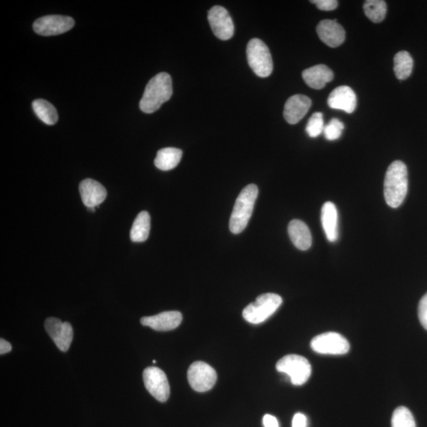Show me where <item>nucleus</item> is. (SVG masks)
Masks as SVG:
<instances>
[{"label": "nucleus", "mask_w": 427, "mask_h": 427, "mask_svg": "<svg viewBox=\"0 0 427 427\" xmlns=\"http://www.w3.org/2000/svg\"><path fill=\"white\" fill-rule=\"evenodd\" d=\"M408 190V169L401 161L390 164L385 174L384 194L389 207L398 208L402 204Z\"/></svg>", "instance_id": "1"}, {"label": "nucleus", "mask_w": 427, "mask_h": 427, "mask_svg": "<svg viewBox=\"0 0 427 427\" xmlns=\"http://www.w3.org/2000/svg\"><path fill=\"white\" fill-rule=\"evenodd\" d=\"M172 95L171 76L162 72L149 81L140 102L141 110L145 113L156 112L164 102L171 99Z\"/></svg>", "instance_id": "2"}, {"label": "nucleus", "mask_w": 427, "mask_h": 427, "mask_svg": "<svg viewBox=\"0 0 427 427\" xmlns=\"http://www.w3.org/2000/svg\"><path fill=\"white\" fill-rule=\"evenodd\" d=\"M258 197V188L256 184L247 185L236 200L234 208L230 219V230L234 234H239L246 228Z\"/></svg>", "instance_id": "3"}, {"label": "nucleus", "mask_w": 427, "mask_h": 427, "mask_svg": "<svg viewBox=\"0 0 427 427\" xmlns=\"http://www.w3.org/2000/svg\"><path fill=\"white\" fill-rule=\"evenodd\" d=\"M282 300L276 294L261 295L254 302L250 303L243 310V315L246 321L251 324H260L273 315L282 305Z\"/></svg>", "instance_id": "4"}, {"label": "nucleus", "mask_w": 427, "mask_h": 427, "mask_svg": "<svg viewBox=\"0 0 427 427\" xmlns=\"http://www.w3.org/2000/svg\"><path fill=\"white\" fill-rule=\"evenodd\" d=\"M247 59L254 73L260 78H267L273 71L270 50L260 39H252L247 45Z\"/></svg>", "instance_id": "5"}, {"label": "nucleus", "mask_w": 427, "mask_h": 427, "mask_svg": "<svg viewBox=\"0 0 427 427\" xmlns=\"http://www.w3.org/2000/svg\"><path fill=\"white\" fill-rule=\"evenodd\" d=\"M278 371L285 374L294 385H304L310 378L312 368L308 360L297 354H288L276 364Z\"/></svg>", "instance_id": "6"}, {"label": "nucleus", "mask_w": 427, "mask_h": 427, "mask_svg": "<svg viewBox=\"0 0 427 427\" xmlns=\"http://www.w3.org/2000/svg\"><path fill=\"white\" fill-rule=\"evenodd\" d=\"M310 346L313 352L332 356L345 354L350 350L347 339L337 332L320 334L312 339Z\"/></svg>", "instance_id": "7"}, {"label": "nucleus", "mask_w": 427, "mask_h": 427, "mask_svg": "<svg viewBox=\"0 0 427 427\" xmlns=\"http://www.w3.org/2000/svg\"><path fill=\"white\" fill-rule=\"evenodd\" d=\"M189 385L199 393L212 389L217 380V374L214 368L204 362H195L188 370Z\"/></svg>", "instance_id": "8"}, {"label": "nucleus", "mask_w": 427, "mask_h": 427, "mask_svg": "<svg viewBox=\"0 0 427 427\" xmlns=\"http://www.w3.org/2000/svg\"><path fill=\"white\" fill-rule=\"evenodd\" d=\"M143 378L148 392L160 402H166L171 394L166 374L161 369L150 367L144 369Z\"/></svg>", "instance_id": "9"}, {"label": "nucleus", "mask_w": 427, "mask_h": 427, "mask_svg": "<svg viewBox=\"0 0 427 427\" xmlns=\"http://www.w3.org/2000/svg\"><path fill=\"white\" fill-rule=\"evenodd\" d=\"M75 25V21L64 15H47L36 20L33 27L41 36H55L68 32Z\"/></svg>", "instance_id": "10"}, {"label": "nucleus", "mask_w": 427, "mask_h": 427, "mask_svg": "<svg viewBox=\"0 0 427 427\" xmlns=\"http://www.w3.org/2000/svg\"><path fill=\"white\" fill-rule=\"evenodd\" d=\"M208 19L216 37L222 40L233 38L234 25L228 10L221 6H215L209 10Z\"/></svg>", "instance_id": "11"}, {"label": "nucleus", "mask_w": 427, "mask_h": 427, "mask_svg": "<svg viewBox=\"0 0 427 427\" xmlns=\"http://www.w3.org/2000/svg\"><path fill=\"white\" fill-rule=\"evenodd\" d=\"M45 328L56 347L61 352H68L73 339V328L70 324L62 322L58 318L49 317L45 321Z\"/></svg>", "instance_id": "12"}, {"label": "nucleus", "mask_w": 427, "mask_h": 427, "mask_svg": "<svg viewBox=\"0 0 427 427\" xmlns=\"http://www.w3.org/2000/svg\"><path fill=\"white\" fill-rule=\"evenodd\" d=\"M182 315L178 311H168L159 315L144 317L141 322L143 326L150 327L154 330L167 332L177 328L182 321Z\"/></svg>", "instance_id": "13"}, {"label": "nucleus", "mask_w": 427, "mask_h": 427, "mask_svg": "<svg viewBox=\"0 0 427 427\" xmlns=\"http://www.w3.org/2000/svg\"><path fill=\"white\" fill-rule=\"evenodd\" d=\"M317 32L324 43L331 48H337L345 40V30L337 20H323L318 24Z\"/></svg>", "instance_id": "14"}, {"label": "nucleus", "mask_w": 427, "mask_h": 427, "mask_svg": "<svg viewBox=\"0 0 427 427\" xmlns=\"http://www.w3.org/2000/svg\"><path fill=\"white\" fill-rule=\"evenodd\" d=\"M328 104L331 109L352 113L357 106L356 93L347 86H339L329 95Z\"/></svg>", "instance_id": "15"}, {"label": "nucleus", "mask_w": 427, "mask_h": 427, "mask_svg": "<svg viewBox=\"0 0 427 427\" xmlns=\"http://www.w3.org/2000/svg\"><path fill=\"white\" fill-rule=\"evenodd\" d=\"M80 193L82 203L87 208H97L107 197L105 187L93 179H85L80 183Z\"/></svg>", "instance_id": "16"}, {"label": "nucleus", "mask_w": 427, "mask_h": 427, "mask_svg": "<svg viewBox=\"0 0 427 427\" xmlns=\"http://www.w3.org/2000/svg\"><path fill=\"white\" fill-rule=\"evenodd\" d=\"M312 101L310 97L296 95L290 97L284 106V116L287 123L296 125L310 110Z\"/></svg>", "instance_id": "17"}, {"label": "nucleus", "mask_w": 427, "mask_h": 427, "mask_svg": "<svg viewBox=\"0 0 427 427\" xmlns=\"http://www.w3.org/2000/svg\"><path fill=\"white\" fill-rule=\"evenodd\" d=\"M302 78L313 89L321 90L334 78L333 71L326 65L311 66L302 72Z\"/></svg>", "instance_id": "18"}, {"label": "nucleus", "mask_w": 427, "mask_h": 427, "mask_svg": "<svg viewBox=\"0 0 427 427\" xmlns=\"http://www.w3.org/2000/svg\"><path fill=\"white\" fill-rule=\"evenodd\" d=\"M289 234L293 244L298 249L306 251L312 245V235L307 225L298 219L292 220L288 225Z\"/></svg>", "instance_id": "19"}, {"label": "nucleus", "mask_w": 427, "mask_h": 427, "mask_svg": "<svg viewBox=\"0 0 427 427\" xmlns=\"http://www.w3.org/2000/svg\"><path fill=\"white\" fill-rule=\"evenodd\" d=\"M321 223L327 239L330 243H335L339 236L338 212L336 205L326 202L321 209Z\"/></svg>", "instance_id": "20"}, {"label": "nucleus", "mask_w": 427, "mask_h": 427, "mask_svg": "<svg viewBox=\"0 0 427 427\" xmlns=\"http://www.w3.org/2000/svg\"><path fill=\"white\" fill-rule=\"evenodd\" d=\"M182 158V151L178 148L167 147L161 149L154 159L156 167L163 171H171L178 167Z\"/></svg>", "instance_id": "21"}, {"label": "nucleus", "mask_w": 427, "mask_h": 427, "mask_svg": "<svg viewBox=\"0 0 427 427\" xmlns=\"http://www.w3.org/2000/svg\"><path fill=\"white\" fill-rule=\"evenodd\" d=\"M151 216L147 212H141L134 221L130 233L133 243H143L150 234Z\"/></svg>", "instance_id": "22"}, {"label": "nucleus", "mask_w": 427, "mask_h": 427, "mask_svg": "<svg viewBox=\"0 0 427 427\" xmlns=\"http://www.w3.org/2000/svg\"><path fill=\"white\" fill-rule=\"evenodd\" d=\"M32 106L36 115L46 125H53L58 121V111L50 102L44 99H37L33 101Z\"/></svg>", "instance_id": "23"}, {"label": "nucleus", "mask_w": 427, "mask_h": 427, "mask_svg": "<svg viewBox=\"0 0 427 427\" xmlns=\"http://www.w3.org/2000/svg\"><path fill=\"white\" fill-rule=\"evenodd\" d=\"M413 69V60L406 51H399L394 58V72L400 80H405L411 75Z\"/></svg>", "instance_id": "24"}, {"label": "nucleus", "mask_w": 427, "mask_h": 427, "mask_svg": "<svg viewBox=\"0 0 427 427\" xmlns=\"http://www.w3.org/2000/svg\"><path fill=\"white\" fill-rule=\"evenodd\" d=\"M364 12L373 23H382L387 13V5L383 0H367L364 3Z\"/></svg>", "instance_id": "25"}, {"label": "nucleus", "mask_w": 427, "mask_h": 427, "mask_svg": "<svg viewBox=\"0 0 427 427\" xmlns=\"http://www.w3.org/2000/svg\"><path fill=\"white\" fill-rule=\"evenodd\" d=\"M392 427H416L414 416L408 408L399 407L394 411Z\"/></svg>", "instance_id": "26"}, {"label": "nucleus", "mask_w": 427, "mask_h": 427, "mask_svg": "<svg viewBox=\"0 0 427 427\" xmlns=\"http://www.w3.org/2000/svg\"><path fill=\"white\" fill-rule=\"evenodd\" d=\"M324 128L325 125L322 113L320 112L313 113L306 125V130L308 135L312 138H317L324 132Z\"/></svg>", "instance_id": "27"}, {"label": "nucleus", "mask_w": 427, "mask_h": 427, "mask_svg": "<svg viewBox=\"0 0 427 427\" xmlns=\"http://www.w3.org/2000/svg\"><path fill=\"white\" fill-rule=\"evenodd\" d=\"M344 130L343 123L334 118L328 125L324 128V134L329 141H334L338 140L341 136L343 130Z\"/></svg>", "instance_id": "28"}, {"label": "nucleus", "mask_w": 427, "mask_h": 427, "mask_svg": "<svg viewBox=\"0 0 427 427\" xmlns=\"http://www.w3.org/2000/svg\"><path fill=\"white\" fill-rule=\"evenodd\" d=\"M418 315L422 326L427 330V293L419 302Z\"/></svg>", "instance_id": "29"}, {"label": "nucleus", "mask_w": 427, "mask_h": 427, "mask_svg": "<svg viewBox=\"0 0 427 427\" xmlns=\"http://www.w3.org/2000/svg\"><path fill=\"white\" fill-rule=\"evenodd\" d=\"M311 3H315L317 8L321 10H333L338 7L337 0H315Z\"/></svg>", "instance_id": "30"}, {"label": "nucleus", "mask_w": 427, "mask_h": 427, "mask_svg": "<svg viewBox=\"0 0 427 427\" xmlns=\"http://www.w3.org/2000/svg\"><path fill=\"white\" fill-rule=\"evenodd\" d=\"M292 427H307V418L305 415L297 413L292 420Z\"/></svg>", "instance_id": "31"}, {"label": "nucleus", "mask_w": 427, "mask_h": 427, "mask_svg": "<svg viewBox=\"0 0 427 427\" xmlns=\"http://www.w3.org/2000/svg\"><path fill=\"white\" fill-rule=\"evenodd\" d=\"M263 424L265 427H280L279 422L275 416L271 415H265L263 418Z\"/></svg>", "instance_id": "32"}, {"label": "nucleus", "mask_w": 427, "mask_h": 427, "mask_svg": "<svg viewBox=\"0 0 427 427\" xmlns=\"http://www.w3.org/2000/svg\"><path fill=\"white\" fill-rule=\"evenodd\" d=\"M12 344L8 343L5 339H0V354H4L12 352Z\"/></svg>", "instance_id": "33"}, {"label": "nucleus", "mask_w": 427, "mask_h": 427, "mask_svg": "<svg viewBox=\"0 0 427 427\" xmlns=\"http://www.w3.org/2000/svg\"><path fill=\"white\" fill-rule=\"evenodd\" d=\"M95 208H89L88 210H90V212H95Z\"/></svg>", "instance_id": "34"}, {"label": "nucleus", "mask_w": 427, "mask_h": 427, "mask_svg": "<svg viewBox=\"0 0 427 427\" xmlns=\"http://www.w3.org/2000/svg\"><path fill=\"white\" fill-rule=\"evenodd\" d=\"M157 362L156 361V360H154L153 363H156Z\"/></svg>", "instance_id": "35"}]
</instances>
